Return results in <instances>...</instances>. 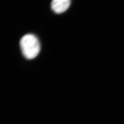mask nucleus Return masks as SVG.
Wrapping results in <instances>:
<instances>
[{
    "mask_svg": "<svg viewBox=\"0 0 124 124\" xmlns=\"http://www.w3.org/2000/svg\"><path fill=\"white\" fill-rule=\"evenodd\" d=\"M20 45L23 54L25 58L32 59L38 55L40 51L39 41L36 36L27 34L20 40Z\"/></svg>",
    "mask_w": 124,
    "mask_h": 124,
    "instance_id": "f257e3e1",
    "label": "nucleus"
},
{
    "mask_svg": "<svg viewBox=\"0 0 124 124\" xmlns=\"http://www.w3.org/2000/svg\"><path fill=\"white\" fill-rule=\"evenodd\" d=\"M70 0H53L52 8L56 13L60 14L66 11L70 5Z\"/></svg>",
    "mask_w": 124,
    "mask_h": 124,
    "instance_id": "f03ea898",
    "label": "nucleus"
}]
</instances>
